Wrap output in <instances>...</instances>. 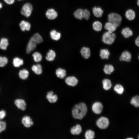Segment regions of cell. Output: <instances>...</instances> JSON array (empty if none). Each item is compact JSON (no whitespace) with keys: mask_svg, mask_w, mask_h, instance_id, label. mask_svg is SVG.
Segmentation results:
<instances>
[{"mask_svg":"<svg viewBox=\"0 0 139 139\" xmlns=\"http://www.w3.org/2000/svg\"><path fill=\"white\" fill-rule=\"evenodd\" d=\"M87 111V108L86 104L81 102L75 105L72 110V115L75 119H81L85 116Z\"/></svg>","mask_w":139,"mask_h":139,"instance_id":"obj_1","label":"cell"},{"mask_svg":"<svg viewBox=\"0 0 139 139\" xmlns=\"http://www.w3.org/2000/svg\"><path fill=\"white\" fill-rule=\"evenodd\" d=\"M108 21L112 23L117 28L121 25L123 17L120 14L116 12H111L108 14Z\"/></svg>","mask_w":139,"mask_h":139,"instance_id":"obj_2","label":"cell"},{"mask_svg":"<svg viewBox=\"0 0 139 139\" xmlns=\"http://www.w3.org/2000/svg\"><path fill=\"white\" fill-rule=\"evenodd\" d=\"M116 38V35L114 33H110L108 32H105L102 37V41L105 43L111 45L114 41Z\"/></svg>","mask_w":139,"mask_h":139,"instance_id":"obj_3","label":"cell"},{"mask_svg":"<svg viewBox=\"0 0 139 139\" xmlns=\"http://www.w3.org/2000/svg\"><path fill=\"white\" fill-rule=\"evenodd\" d=\"M124 16L125 18L129 21H132L135 19L136 13L135 10L132 8H129L125 11Z\"/></svg>","mask_w":139,"mask_h":139,"instance_id":"obj_4","label":"cell"},{"mask_svg":"<svg viewBox=\"0 0 139 139\" xmlns=\"http://www.w3.org/2000/svg\"><path fill=\"white\" fill-rule=\"evenodd\" d=\"M32 10L33 7L31 4L27 3L23 6L21 11V13L25 17H28L31 15Z\"/></svg>","mask_w":139,"mask_h":139,"instance_id":"obj_5","label":"cell"},{"mask_svg":"<svg viewBox=\"0 0 139 139\" xmlns=\"http://www.w3.org/2000/svg\"><path fill=\"white\" fill-rule=\"evenodd\" d=\"M109 121L108 119L106 117H101L98 119L96 122L97 126L101 129L106 128L108 126Z\"/></svg>","mask_w":139,"mask_h":139,"instance_id":"obj_6","label":"cell"},{"mask_svg":"<svg viewBox=\"0 0 139 139\" xmlns=\"http://www.w3.org/2000/svg\"><path fill=\"white\" fill-rule=\"evenodd\" d=\"M121 34L125 38H128L133 34L132 29L129 26H125L123 27L121 31Z\"/></svg>","mask_w":139,"mask_h":139,"instance_id":"obj_7","label":"cell"},{"mask_svg":"<svg viewBox=\"0 0 139 139\" xmlns=\"http://www.w3.org/2000/svg\"><path fill=\"white\" fill-rule=\"evenodd\" d=\"M132 57L131 53L127 50H125L121 53L119 60L121 61L129 62L131 61Z\"/></svg>","mask_w":139,"mask_h":139,"instance_id":"obj_8","label":"cell"},{"mask_svg":"<svg viewBox=\"0 0 139 139\" xmlns=\"http://www.w3.org/2000/svg\"><path fill=\"white\" fill-rule=\"evenodd\" d=\"M103 108L102 103L99 102H96L94 103L92 106V110L95 114H99L101 113Z\"/></svg>","mask_w":139,"mask_h":139,"instance_id":"obj_9","label":"cell"},{"mask_svg":"<svg viewBox=\"0 0 139 139\" xmlns=\"http://www.w3.org/2000/svg\"><path fill=\"white\" fill-rule=\"evenodd\" d=\"M46 15L47 18L50 20H53L57 18L58 16L57 12L54 9H48L46 11Z\"/></svg>","mask_w":139,"mask_h":139,"instance_id":"obj_10","label":"cell"},{"mask_svg":"<svg viewBox=\"0 0 139 139\" xmlns=\"http://www.w3.org/2000/svg\"><path fill=\"white\" fill-rule=\"evenodd\" d=\"M66 83L68 85L74 86H75L78 82L77 79L74 76H69L67 77L65 80Z\"/></svg>","mask_w":139,"mask_h":139,"instance_id":"obj_11","label":"cell"},{"mask_svg":"<svg viewBox=\"0 0 139 139\" xmlns=\"http://www.w3.org/2000/svg\"><path fill=\"white\" fill-rule=\"evenodd\" d=\"M37 43L30 39L27 46L26 53L27 54L30 53L35 49Z\"/></svg>","mask_w":139,"mask_h":139,"instance_id":"obj_12","label":"cell"},{"mask_svg":"<svg viewBox=\"0 0 139 139\" xmlns=\"http://www.w3.org/2000/svg\"><path fill=\"white\" fill-rule=\"evenodd\" d=\"M15 104L18 108L23 110L25 109L26 103L24 100L21 99H17L15 101Z\"/></svg>","mask_w":139,"mask_h":139,"instance_id":"obj_13","label":"cell"},{"mask_svg":"<svg viewBox=\"0 0 139 139\" xmlns=\"http://www.w3.org/2000/svg\"><path fill=\"white\" fill-rule=\"evenodd\" d=\"M22 122L24 126L26 127H29L33 124L32 119L29 116H25L22 118Z\"/></svg>","mask_w":139,"mask_h":139,"instance_id":"obj_14","label":"cell"},{"mask_svg":"<svg viewBox=\"0 0 139 139\" xmlns=\"http://www.w3.org/2000/svg\"><path fill=\"white\" fill-rule=\"evenodd\" d=\"M117 28L114 25L109 21L106 23L105 26V29L107 30V32L110 33H113L116 30Z\"/></svg>","mask_w":139,"mask_h":139,"instance_id":"obj_15","label":"cell"},{"mask_svg":"<svg viewBox=\"0 0 139 139\" xmlns=\"http://www.w3.org/2000/svg\"><path fill=\"white\" fill-rule=\"evenodd\" d=\"M19 26L21 30L24 31L25 30L29 31L31 28L30 23L24 20L21 21L19 23Z\"/></svg>","mask_w":139,"mask_h":139,"instance_id":"obj_16","label":"cell"},{"mask_svg":"<svg viewBox=\"0 0 139 139\" xmlns=\"http://www.w3.org/2000/svg\"><path fill=\"white\" fill-rule=\"evenodd\" d=\"M46 98L51 103L56 102L58 99L57 96L56 94H54L53 92L52 91L49 92L47 93Z\"/></svg>","mask_w":139,"mask_h":139,"instance_id":"obj_17","label":"cell"},{"mask_svg":"<svg viewBox=\"0 0 139 139\" xmlns=\"http://www.w3.org/2000/svg\"><path fill=\"white\" fill-rule=\"evenodd\" d=\"M94 16L97 18L101 17L103 13V11L100 7H94L92 10Z\"/></svg>","mask_w":139,"mask_h":139,"instance_id":"obj_18","label":"cell"},{"mask_svg":"<svg viewBox=\"0 0 139 139\" xmlns=\"http://www.w3.org/2000/svg\"><path fill=\"white\" fill-rule=\"evenodd\" d=\"M80 53L82 56L85 58L88 59L90 56V50L88 48L83 47L80 50Z\"/></svg>","mask_w":139,"mask_h":139,"instance_id":"obj_19","label":"cell"},{"mask_svg":"<svg viewBox=\"0 0 139 139\" xmlns=\"http://www.w3.org/2000/svg\"><path fill=\"white\" fill-rule=\"evenodd\" d=\"M82 131V128L81 126L79 124H77L72 128L71 130V132L73 135H78L81 133Z\"/></svg>","mask_w":139,"mask_h":139,"instance_id":"obj_20","label":"cell"},{"mask_svg":"<svg viewBox=\"0 0 139 139\" xmlns=\"http://www.w3.org/2000/svg\"><path fill=\"white\" fill-rule=\"evenodd\" d=\"M8 40L6 38H2L0 40V48L3 50H6L8 45Z\"/></svg>","mask_w":139,"mask_h":139,"instance_id":"obj_21","label":"cell"},{"mask_svg":"<svg viewBox=\"0 0 139 139\" xmlns=\"http://www.w3.org/2000/svg\"><path fill=\"white\" fill-rule=\"evenodd\" d=\"M50 35L53 39L56 41L59 40L61 36L60 33L57 32L55 30H52L50 32Z\"/></svg>","mask_w":139,"mask_h":139,"instance_id":"obj_22","label":"cell"},{"mask_svg":"<svg viewBox=\"0 0 139 139\" xmlns=\"http://www.w3.org/2000/svg\"><path fill=\"white\" fill-rule=\"evenodd\" d=\"M31 69L32 71L37 74H40L42 73V67L40 64H38L34 65L32 66Z\"/></svg>","mask_w":139,"mask_h":139,"instance_id":"obj_23","label":"cell"},{"mask_svg":"<svg viewBox=\"0 0 139 139\" xmlns=\"http://www.w3.org/2000/svg\"><path fill=\"white\" fill-rule=\"evenodd\" d=\"M56 74L58 77L63 79L66 76V71L63 69L59 68L56 70Z\"/></svg>","mask_w":139,"mask_h":139,"instance_id":"obj_24","label":"cell"},{"mask_svg":"<svg viewBox=\"0 0 139 139\" xmlns=\"http://www.w3.org/2000/svg\"><path fill=\"white\" fill-rule=\"evenodd\" d=\"M55 52L53 50H50L47 53V56L46 57V59L49 61L54 60L56 57Z\"/></svg>","mask_w":139,"mask_h":139,"instance_id":"obj_25","label":"cell"},{"mask_svg":"<svg viewBox=\"0 0 139 139\" xmlns=\"http://www.w3.org/2000/svg\"><path fill=\"white\" fill-rule=\"evenodd\" d=\"M31 39L37 44L40 43L43 41L42 38L41 36L37 33L34 34L31 38Z\"/></svg>","mask_w":139,"mask_h":139,"instance_id":"obj_26","label":"cell"},{"mask_svg":"<svg viewBox=\"0 0 139 139\" xmlns=\"http://www.w3.org/2000/svg\"><path fill=\"white\" fill-rule=\"evenodd\" d=\"M84 10L79 8L74 13L75 17L77 19L81 20L83 18Z\"/></svg>","mask_w":139,"mask_h":139,"instance_id":"obj_27","label":"cell"},{"mask_svg":"<svg viewBox=\"0 0 139 139\" xmlns=\"http://www.w3.org/2000/svg\"><path fill=\"white\" fill-rule=\"evenodd\" d=\"M100 56L102 59H108L110 55L108 50L106 49H102L100 50Z\"/></svg>","mask_w":139,"mask_h":139,"instance_id":"obj_28","label":"cell"},{"mask_svg":"<svg viewBox=\"0 0 139 139\" xmlns=\"http://www.w3.org/2000/svg\"><path fill=\"white\" fill-rule=\"evenodd\" d=\"M29 75L28 71L25 69L20 70L19 73V76L20 77L22 80L27 79Z\"/></svg>","mask_w":139,"mask_h":139,"instance_id":"obj_29","label":"cell"},{"mask_svg":"<svg viewBox=\"0 0 139 139\" xmlns=\"http://www.w3.org/2000/svg\"><path fill=\"white\" fill-rule=\"evenodd\" d=\"M13 63L15 67H19L23 64V61L21 58L16 57L13 59Z\"/></svg>","mask_w":139,"mask_h":139,"instance_id":"obj_30","label":"cell"},{"mask_svg":"<svg viewBox=\"0 0 139 139\" xmlns=\"http://www.w3.org/2000/svg\"><path fill=\"white\" fill-rule=\"evenodd\" d=\"M103 88L106 90H108L111 88L112 84L111 81L109 79H105L102 81Z\"/></svg>","mask_w":139,"mask_h":139,"instance_id":"obj_31","label":"cell"},{"mask_svg":"<svg viewBox=\"0 0 139 139\" xmlns=\"http://www.w3.org/2000/svg\"><path fill=\"white\" fill-rule=\"evenodd\" d=\"M114 71V68L111 65H105L103 71L105 73L107 74H110Z\"/></svg>","mask_w":139,"mask_h":139,"instance_id":"obj_32","label":"cell"},{"mask_svg":"<svg viewBox=\"0 0 139 139\" xmlns=\"http://www.w3.org/2000/svg\"><path fill=\"white\" fill-rule=\"evenodd\" d=\"M92 27L94 30L97 31H99L102 29V25L101 22L99 21H95L93 23Z\"/></svg>","mask_w":139,"mask_h":139,"instance_id":"obj_33","label":"cell"},{"mask_svg":"<svg viewBox=\"0 0 139 139\" xmlns=\"http://www.w3.org/2000/svg\"><path fill=\"white\" fill-rule=\"evenodd\" d=\"M131 104L135 107H139V96L136 95L133 97L131 100Z\"/></svg>","mask_w":139,"mask_h":139,"instance_id":"obj_34","label":"cell"},{"mask_svg":"<svg viewBox=\"0 0 139 139\" xmlns=\"http://www.w3.org/2000/svg\"><path fill=\"white\" fill-rule=\"evenodd\" d=\"M114 89L117 93L119 94H122L124 91L123 86L120 84H117L114 87Z\"/></svg>","mask_w":139,"mask_h":139,"instance_id":"obj_35","label":"cell"},{"mask_svg":"<svg viewBox=\"0 0 139 139\" xmlns=\"http://www.w3.org/2000/svg\"><path fill=\"white\" fill-rule=\"evenodd\" d=\"M94 132L90 130L87 131L85 134V138L86 139H93L94 138Z\"/></svg>","mask_w":139,"mask_h":139,"instance_id":"obj_36","label":"cell"},{"mask_svg":"<svg viewBox=\"0 0 139 139\" xmlns=\"http://www.w3.org/2000/svg\"><path fill=\"white\" fill-rule=\"evenodd\" d=\"M32 56L34 60L36 62H39L41 61L42 56L38 52H35L33 53Z\"/></svg>","mask_w":139,"mask_h":139,"instance_id":"obj_37","label":"cell"},{"mask_svg":"<svg viewBox=\"0 0 139 139\" xmlns=\"http://www.w3.org/2000/svg\"><path fill=\"white\" fill-rule=\"evenodd\" d=\"M8 60L5 57L0 56V67H4L7 64Z\"/></svg>","mask_w":139,"mask_h":139,"instance_id":"obj_38","label":"cell"},{"mask_svg":"<svg viewBox=\"0 0 139 139\" xmlns=\"http://www.w3.org/2000/svg\"><path fill=\"white\" fill-rule=\"evenodd\" d=\"M90 13L89 11L87 9L84 10L83 18L88 20L90 18Z\"/></svg>","mask_w":139,"mask_h":139,"instance_id":"obj_39","label":"cell"},{"mask_svg":"<svg viewBox=\"0 0 139 139\" xmlns=\"http://www.w3.org/2000/svg\"><path fill=\"white\" fill-rule=\"evenodd\" d=\"M6 127L5 122L0 121V133L5 130Z\"/></svg>","mask_w":139,"mask_h":139,"instance_id":"obj_40","label":"cell"},{"mask_svg":"<svg viewBox=\"0 0 139 139\" xmlns=\"http://www.w3.org/2000/svg\"><path fill=\"white\" fill-rule=\"evenodd\" d=\"M6 115L5 111L4 110L0 111V119H3L5 117Z\"/></svg>","mask_w":139,"mask_h":139,"instance_id":"obj_41","label":"cell"},{"mask_svg":"<svg viewBox=\"0 0 139 139\" xmlns=\"http://www.w3.org/2000/svg\"><path fill=\"white\" fill-rule=\"evenodd\" d=\"M4 1L8 5L13 4L15 1V0H4Z\"/></svg>","mask_w":139,"mask_h":139,"instance_id":"obj_42","label":"cell"},{"mask_svg":"<svg viewBox=\"0 0 139 139\" xmlns=\"http://www.w3.org/2000/svg\"><path fill=\"white\" fill-rule=\"evenodd\" d=\"M135 44L137 46L139 47V35L135 39Z\"/></svg>","mask_w":139,"mask_h":139,"instance_id":"obj_43","label":"cell"},{"mask_svg":"<svg viewBox=\"0 0 139 139\" xmlns=\"http://www.w3.org/2000/svg\"><path fill=\"white\" fill-rule=\"evenodd\" d=\"M136 4L137 6L139 8V0H136Z\"/></svg>","mask_w":139,"mask_h":139,"instance_id":"obj_44","label":"cell"},{"mask_svg":"<svg viewBox=\"0 0 139 139\" xmlns=\"http://www.w3.org/2000/svg\"><path fill=\"white\" fill-rule=\"evenodd\" d=\"M3 5L0 2V10L2 8Z\"/></svg>","mask_w":139,"mask_h":139,"instance_id":"obj_45","label":"cell"},{"mask_svg":"<svg viewBox=\"0 0 139 139\" xmlns=\"http://www.w3.org/2000/svg\"><path fill=\"white\" fill-rule=\"evenodd\" d=\"M138 59L139 60V55L138 56Z\"/></svg>","mask_w":139,"mask_h":139,"instance_id":"obj_46","label":"cell"},{"mask_svg":"<svg viewBox=\"0 0 139 139\" xmlns=\"http://www.w3.org/2000/svg\"><path fill=\"white\" fill-rule=\"evenodd\" d=\"M138 138L139 139V135H138Z\"/></svg>","mask_w":139,"mask_h":139,"instance_id":"obj_47","label":"cell"},{"mask_svg":"<svg viewBox=\"0 0 139 139\" xmlns=\"http://www.w3.org/2000/svg\"><path fill=\"white\" fill-rule=\"evenodd\" d=\"M19 0V1H20V0Z\"/></svg>","mask_w":139,"mask_h":139,"instance_id":"obj_48","label":"cell"}]
</instances>
